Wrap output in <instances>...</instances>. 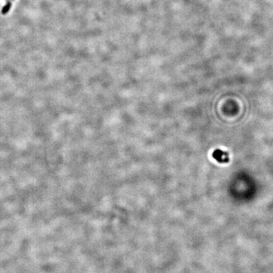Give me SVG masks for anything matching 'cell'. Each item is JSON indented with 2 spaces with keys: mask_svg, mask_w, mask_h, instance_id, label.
I'll list each match as a JSON object with an SVG mask.
<instances>
[{
  "mask_svg": "<svg viewBox=\"0 0 273 273\" xmlns=\"http://www.w3.org/2000/svg\"><path fill=\"white\" fill-rule=\"evenodd\" d=\"M212 157L219 162H227L229 161L228 153L220 149L214 151L212 154Z\"/></svg>",
  "mask_w": 273,
  "mask_h": 273,
  "instance_id": "obj_1",
  "label": "cell"
},
{
  "mask_svg": "<svg viewBox=\"0 0 273 273\" xmlns=\"http://www.w3.org/2000/svg\"><path fill=\"white\" fill-rule=\"evenodd\" d=\"M10 7H11V3H8L7 5H5V7L3 8V9L2 13L3 14L7 13V12L9 11V9L10 8Z\"/></svg>",
  "mask_w": 273,
  "mask_h": 273,
  "instance_id": "obj_2",
  "label": "cell"
}]
</instances>
